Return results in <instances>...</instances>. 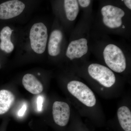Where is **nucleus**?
Wrapping results in <instances>:
<instances>
[{
    "instance_id": "f3484780",
    "label": "nucleus",
    "mask_w": 131,
    "mask_h": 131,
    "mask_svg": "<svg viewBox=\"0 0 131 131\" xmlns=\"http://www.w3.org/2000/svg\"><path fill=\"white\" fill-rule=\"evenodd\" d=\"M27 110V105L25 103L22 106L21 109L19 110L18 115L19 117H22L24 115V114L25 113L26 110Z\"/></svg>"
},
{
    "instance_id": "0eeeda50",
    "label": "nucleus",
    "mask_w": 131,
    "mask_h": 131,
    "mask_svg": "<svg viewBox=\"0 0 131 131\" xmlns=\"http://www.w3.org/2000/svg\"><path fill=\"white\" fill-rule=\"evenodd\" d=\"M70 108L67 103L60 101L54 102L52 106V115L55 123L61 126H66L70 116Z\"/></svg>"
},
{
    "instance_id": "7ed1b4c3",
    "label": "nucleus",
    "mask_w": 131,
    "mask_h": 131,
    "mask_svg": "<svg viewBox=\"0 0 131 131\" xmlns=\"http://www.w3.org/2000/svg\"><path fill=\"white\" fill-rule=\"evenodd\" d=\"M67 88L72 95L85 105L91 107L96 104V99L93 92L82 82L71 81L68 83Z\"/></svg>"
},
{
    "instance_id": "dca6fc26",
    "label": "nucleus",
    "mask_w": 131,
    "mask_h": 131,
    "mask_svg": "<svg viewBox=\"0 0 131 131\" xmlns=\"http://www.w3.org/2000/svg\"><path fill=\"white\" fill-rule=\"evenodd\" d=\"M43 103V98L41 96H39L37 100V109L39 112H40L42 110V104Z\"/></svg>"
},
{
    "instance_id": "1a4fd4ad",
    "label": "nucleus",
    "mask_w": 131,
    "mask_h": 131,
    "mask_svg": "<svg viewBox=\"0 0 131 131\" xmlns=\"http://www.w3.org/2000/svg\"><path fill=\"white\" fill-rule=\"evenodd\" d=\"M63 39L62 32L59 30H55L52 32L48 45V53L50 56L56 57L61 52V44Z\"/></svg>"
},
{
    "instance_id": "9b49d317",
    "label": "nucleus",
    "mask_w": 131,
    "mask_h": 131,
    "mask_svg": "<svg viewBox=\"0 0 131 131\" xmlns=\"http://www.w3.org/2000/svg\"><path fill=\"white\" fill-rule=\"evenodd\" d=\"M13 31L9 27L7 26L3 28L0 32V49L7 53L12 52L14 48V45L11 40Z\"/></svg>"
},
{
    "instance_id": "f8f14e48",
    "label": "nucleus",
    "mask_w": 131,
    "mask_h": 131,
    "mask_svg": "<svg viewBox=\"0 0 131 131\" xmlns=\"http://www.w3.org/2000/svg\"><path fill=\"white\" fill-rule=\"evenodd\" d=\"M15 99V96L11 91L7 90H0V115L8 112Z\"/></svg>"
},
{
    "instance_id": "a211bd4d",
    "label": "nucleus",
    "mask_w": 131,
    "mask_h": 131,
    "mask_svg": "<svg viewBox=\"0 0 131 131\" xmlns=\"http://www.w3.org/2000/svg\"><path fill=\"white\" fill-rule=\"evenodd\" d=\"M124 4L127 7L131 9V0H124Z\"/></svg>"
},
{
    "instance_id": "20e7f679",
    "label": "nucleus",
    "mask_w": 131,
    "mask_h": 131,
    "mask_svg": "<svg viewBox=\"0 0 131 131\" xmlns=\"http://www.w3.org/2000/svg\"><path fill=\"white\" fill-rule=\"evenodd\" d=\"M88 71L92 78L105 87L110 88L115 83L116 78L114 73L104 66L99 64H91L89 66Z\"/></svg>"
},
{
    "instance_id": "423d86ee",
    "label": "nucleus",
    "mask_w": 131,
    "mask_h": 131,
    "mask_svg": "<svg viewBox=\"0 0 131 131\" xmlns=\"http://www.w3.org/2000/svg\"><path fill=\"white\" fill-rule=\"evenodd\" d=\"M25 6L18 0H11L0 5V19H8L18 16L24 11Z\"/></svg>"
},
{
    "instance_id": "f257e3e1",
    "label": "nucleus",
    "mask_w": 131,
    "mask_h": 131,
    "mask_svg": "<svg viewBox=\"0 0 131 131\" xmlns=\"http://www.w3.org/2000/svg\"><path fill=\"white\" fill-rule=\"evenodd\" d=\"M103 57L107 65L116 73H121L126 67V59L121 49L116 45L110 44L105 47Z\"/></svg>"
},
{
    "instance_id": "ddd939ff",
    "label": "nucleus",
    "mask_w": 131,
    "mask_h": 131,
    "mask_svg": "<svg viewBox=\"0 0 131 131\" xmlns=\"http://www.w3.org/2000/svg\"><path fill=\"white\" fill-rule=\"evenodd\" d=\"M117 116L120 125L125 131H131V112L127 107H121L118 109Z\"/></svg>"
},
{
    "instance_id": "6ab92c4d",
    "label": "nucleus",
    "mask_w": 131,
    "mask_h": 131,
    "mask_svg": "<svg viewBox=\"0 0 131 131\" xmlns=\"http://www.w3.org/2000/svg\"><path fill=\"white\" fill-rule=\"evenodd\" d=\"M0 67H1V65H0Z\"/></svg>"
},
{
    "instance_id": "2eb2a0df",
    "label": "nucleus",
    "mask_w": 131,
    "mask_h": 131,
    "mask_svg": "<svg viewBox=\"0 0 131 131\" xmlns=\"http://www.w3.org/2000/svg\"><path fill=\"white\" fill-rule=\"evenodd\" d=\"M91 0H78V3L82 7H88L90 5Z\"/></svg>"
},
{
    "instance_id": "6e6552de",
    "label": "nucleus",
    "mask_w": 131,
    "mask_h": 131,
    "mask_svg": "<svg viewBox=\"0 0 131 131\" xmlns=\"http://www.w3.org/2000/svg\"><path fill=\"white\" fill-rule=\"evenodd\" d=\"M88 51V40L82 38L71 41L67 48L66 56L71 60L80 58L87 54Z\"/></svg>"
},
{
    "instance_id": "f03ea898",
    "label": "nucleus",
    "mask_w": 131,
    "mask_h": 131,
    "mask_svg": "<svg viewBox=\"0 0 131 131\" xmlns=\"http://www.w3.org/2000/svg\"><path fill=\"white\" fill-rule=\"evenodd\" d=\"M29 37L31 47L34 51L38 54L43 53L48 39L46 26L41 22L34 24L31 28Z\"/></svg>"
},
{
    "instance_id": "9d476101",
    "label": "nucleus",
    "mask_w": 131,
    "mask_h": 131,
    "mask_svg": "<svg viewBox=\"0 0 131 131\" xmlns=\"http://www.w3.org/2000/svg\"><path fill=\"white\" fill-rule=\"evenodd\" d=\"M22 82L25 88L33 94H38L42 93L43 90L41 83L32 74L25 75L23 78Z\"/></svg>"
},
{
    "instance_id": "39448f33",
    "label": "nucleus",
    "mask_w": 131,
    "mask_h": 131,
    "mask_svg": "<svg viewBox=\"0 0 131 131\" xmlns=\"http://www.w3.org/2000/svg\"><path fill=\"white\" fill-rule=\"evenodd\" d=\"M103 21L108 28H119L122 24V18L125 15L124 10L112 5L104 6L101 9Z\"/></svg>"
},
{
    "instance_id": "4468645a",
    "label": "nucleus",
    "mask_w": 131,
    "mask_h": 131,
    "mask_svg": "<svg viewBox=\"0 0 131 131\" xmlns=\"http://www.w3.org/2000/svg\"><path fill=\"white\" fill-rule=\"evenodd\" d=\"M64 9L68 20L74 21L79 12V6L77 0H64Z\"/></svg>"
}]
</instances>
